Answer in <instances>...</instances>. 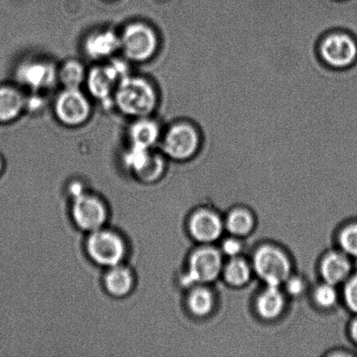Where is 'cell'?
<instances>
[{"instance_id": "obj_31", "label": "cell", "mask_w": 357, "mask_h": 357, "mask_svg": "<svg viewBox=\"0 0 357 357\" xmlns=\"http://www.w3.org/2000/svg\"><path fill=\"white\" fill-rule=\"evenodd\" d=\"M335 1H338V2H345V1H349V0H335Z\"/></svg>"}, {"instance_id": "obj_9", "label": "cell", "mask_w": 357, "mask_h": 357, "mask_svg": "<svg viewBox=\"0 0 357 357\" xmlns=\"http://www.w3.org/2000/svg\"><path fill=\"white\" fill-rule=\"evenodd\" d=\"M16 79L29 92L42 93L58 82V68L48 59H27L17 68Z\"/></svg>"}, {"instance_id": "obj_3", "label": "cell", "mask_w": 357, "mask_h": 357, "mask_svg": "<svg viewBox=\"0 0 357 357\" xmlns=\"http://www.w3.org/2000/svg\"><path fill=\"white\" fill-rule=\"evenodd\" d=\"M203 135L201 128L189 120L173 122L162 132L160 152L176 162H185L197 155L202 148Z\"/></svg>"}, {"instance_id": "obj_5", "label": "cell", "mask_w": 357, "mask_h": 357, "mask_svg": "<svg viewBox=\"0 0 357 357\" xmlns=\"http://www.w3.org/2000/svg\"><path fill=\"white\" fill-rule=\"evenodd\" d=\"M86 250L91 260L106 268L123 264L128 253L127 243L121 234L105 227L89 233Z\"/></svg>"}, {"instance_id": "obj_23", "label": "cell", "mask_w": 357, "mask_h": 357, "mask_svg": "<svg viewBox=\"0 0 357 357\" xmlns=\"http://www.w3.org/2000/svg\"><path fill=\"white\" fill-rule=\"evenodd\" d=\"M250 266L243 259H233L225 268L227 281L233 286L244 285L250 280Z\"/></svg>"}, {"instance_id": "obj_10", "label": "cell", "mask_w": 357, "mask_h": 357, "mask_svg": "<svg viewBox=\"0 0 357 357\" xmlns=\"http://www.w3.org/2000/svg\"><path fill=\"white\" fill-rule=\"evenodd\" d=\"M165 155L153 149L130 145L125 153L124 162L135 176L150 183L162 176L165 170Z\"/></svg>"}, {"instance_id": "obj_17", "label": "cell", "mask_w": 357, "mask_h": 357, "mask_svg": "<svg viewBox=\"0 0 357 357\" xmlns=\"http://www.w3.org/2000/svg\"><path fill=\"white\" fill-rule=\"evenodd\" d=\"M351 257L344 252H332L321 262V272L325 282L332 285L345 282L351 276Z\"/></svg>"}, {"instance_id": "obj_20", "label": "cell", "mask_w": 357, "mask_h": 357, "mask_svg": "<svg viewBox=\"0 0 357 357\" xmlns=\"http://www.w3.org/2000/svg\"><path fill=\"white\" fill-rule=\"evenodd\" d=\"M258 313L265 319H274L282 313L284 298L279 287L268 286L259 296L257 303Z\"/></svg>"}, {"instance_id": "obj_7", "label": "cell", "mask_w": 357, "mask_h": 357, "mask_svg": "<svg viewBox=\"0 0 357 357\" xmlns=\"http://www.w3.org/2000/svg\"><path fill=\"white\" fill-rule=\"evenodd\" d=\"M54 112L56 119L68 128H78L86 123L92 115V104L82 89H63L55 98Z\"/></svg>"}, {"instance_id": "obj_12", "label": "cell", "mask_w": 357, "mask_h": 357, "mask_svg": "<svg viewBox=\"0 0 357 357\" xmlns=\"http://www.w3.org/2000/svg\"><path fill=\"white\" fill-rule=\"evenodd\" d=\"M222 267V255L215 248H203L192 255L184 284L192 286L213 281Z\"/></svg>"}, {"instance_id": "obj_1", "label": "cell", "mask_w": 357, "mask_h": 357, "mask_svg": "<svg viewBox=\"0 0 357 357\" xmlns=\"http://www.w3.org/2000/svg\"><path fill=\"white\" fill-rule=\"evenodd\" d=\"M158 103V91L144 77L129 73L120 80L115 90L114 107L128 117L151 116Z\"/></svg>"}, {"instance_id": "obj_11", "label": "cell", "mask_w": 357, "mask_h": 357, "mask_svg": "<svg viewBox=\"0 0 357 357\" xmlns=\"http://www.w3.org/2000/svg\"><path fill=\"white\" fill-rule=\"evenodd\" d=\"M254 266L257 275L268 286L279 287L289 278L288 258L275 247L264 246L259 248L255 255Z\"/></svg>"}, {"instance_id": "obj_21", "label": "cell", "mask_w": 357, "mask_h": 357, "mask_svg": "<svg viewBox=\"0 0 357 357\" xmlns=\"http://www.w3.org/2000/svg\"><path fill=\"white\" fill-rule=\"evenodd\" d=\"M253 218L245 210H234L227 220V227L234 236H246L253 229Z\"/></svg>"}, {"instance_id": "obj_24", "label": "cell", "mask_w": 357, "mask_h": 357, "mask_svg": "<svg viewBox=\"0 0 357 357\" xmlns=\"http://www.w3.org/2000/svg\"><path fill=\"white\" fill-rule=\"evenodd\" d=\"M342 251L349 257L357 258V222L349 223L339 236Z\"/></svg>"}, {"instance_id": "obj_18", "label": "cell", "mask_w": 357, "mask_h": 357, "mask_svg": "<svg viewBox=\"0 0 357 357\" xmlns=\"http://www.w3.org/2000/svg\"><path fill=\"white\" fill-rule=\"evenodd\" d=\"M26 96L19 89L0 87V122L16 120L26 111Z\"/></svg>"}, {"instance_id": "obj_26", "label": "cell", "mask_w": 357, "mask_h": 357, "mask_svg": "<svg viewBox=\"0 0 357 357\" xmlns=\"http://www.w3.org/2000/svg\"><path fill=\"white\" fill-rule=\"evenodd\" d=\"M344 298L348 309L357 314V273L345 282Z\"/></svg>"}, {"instance_id": "obj_28", "label": "cell", "mask_w": 357, "mask_h": 357, "mask_svg": "<svg viewBox=\"0 0 357 357\" xmlns=\"http://www.w3.org/2000/svg\"><path fill=\"white\" fill-rule=\"evenodd\" d=\"M223 253L230 257H236L241 251V244L236 240H227L222 245Z\"/></svg>"}, {"instance_id": "obj_19", "label": "cell", "mask_w": 357, "mask_h": 357, "mask_svg": "<svg viewBox=\"0 0 357 357\" xmlns=\"http://www.w3.org/2000/svg\"><path fill=\"white\" fill-rule=\"evenodd\" d=\"M87 70L82 61L69 59L58 68V82L63 89H82L85 85Z\"/></svg>"}, {"instance_id": "obj_4", "label": "cell", "mask_w": 357, "mask_h": 357, "mask_svg": "<svg viewBox=\"0 0 357 357\" xmlns=\"http://www.w3.org/2000/svg\"><path fill=\"white\" fill-rule=\"evenodd\" d=\"M121 51L129 61H149L158 52L159 35L150 24L135 21L125 26L120 33Z\"/></svg>"}, {"instance_id": "obj_27", "label": "cell", "mask_w": 357, "mask_h": 357, "mask_svg": "<svg viewBox=\"0 0 357 357\" xmlns=\"http://www.w3.org/2000/svg\"><path fill=\"white\" fill-rule=\"evenodd\" d=\"M286 287L289 294L292 296H299L304 290V283L300 278H293L287 280Z\"/></svg>"}, {"instance_id": "obj_8", "label": "cell", "mask_w": 357, "mask_h": 357, "mask_svg": "<svg viewBox=\"0 0 357 357\" xmlns=\"http://www.w3.org/2000/svg\"><path fill=\"white\" fill-rule=\"evenodd\" d=\"M71 215L79 229L90 233L106 224L108 208L100 196L84 190L73 195Z\"/></svg>"}, {"instance_id": "obj_15", "label": "cell", "mask_w": 357, "mask_h": 357, "mask_svg": "<svg viewBox=\"0 0 357 357\" xmlns=\"http://www.w3.org/2000/svg\"><path fill=\"white\" fill-rule=\"evenodd\" d=\"M222 220L212 212L202 210L195 213L189 222V230L192 237L201 243H212L222 233Z\"/></svg>"}, {"instance_id": "obj_30", "label": "cell", "mask_w": 357, "mask_h": 357, "mask_svg": "<svg viewBox=\"0 0 357 357\" xmlns=\"http://www.w3.org/2000/svg\"><path fill=\"white\" fill-rule=\"evenodd\" d=\"M2 171V162L1 160H0V173H1Z\"/></svg>"}, {"instance_id": "obj_25", "label": "cell", "mask_w": 357, "mask_h": 357, "mask_svg": "<svg viewBox=\"0 0 357 357\" xmlns=\"http://www.w3.org/2000/svg\"><path fill=\"white\" fill-rule=\"evenodd\" d=\"M314 295V301L318 305L323 307H333L337 301V292L335 285L328 282L318 287Z\"/></svg>"}, {"instance_id": "obj_6", "label": "cell", "mask_w": 357, "mask_h": 357, "mask_svg": "<svg viewBox=\"0 0 357 357\" xmlns=\"http://www.w3.org/2000/svg\"><path fill=\"white\" fill-rule=\"evenodd\" d=\"M124 62L113 61L93 66L87 71L85 85L89 96L105 105L114 106L115 90L120 80L129 75Z\"/></svg>"}, {"instance_id": "obj_13", "label": "cell", "mask_w": 357, "mask_h": 357, "mask_svg": "<svg viewBox=\"0 0 357 357\" xmlns=\"http://www.w3.org/2000/svg\"><path fill=\"white\" fill-rule=\"evenodd\" d=\"M84 52L93 61H105L121 51L120 33L111 28L90 33L84 40Z\"/></svg>"}, {"instance_id": "obj_14", "label": "cell", "mask_w": 357, "mask_h": 357, "mask_svg": "<svg viewBox=\"0 0 357 357\" xmlns=\"http://www.w3.org/2000/svg\"><path fill=\"white\" fill-rule=\"evenodd\" d=\"M162 132L159 122L148 116L134 119L128 128V135L130 145L153 149V146L160 144Z\"/></svg>"}, {"instance_id": "obj_22", "label": "cell", "mask_w": 357, "mask_h": 357, "mask_svg": "<svg viewBox=\"0 0 357 357\" xmlns=\"http://www.w3.org/2000/svg\"><path fill=\"white\" fill-rule=\"evenodd\" d=\"M213 303L211 293L205 289H195L188 297L189 310L198 317L208 314L212 310Z\"/></svg>"}, {"instance_id": "obj_2", "label": "cell", "mask_w": 357, "mask_h": 357, "mask_svg": "<svg viewBox=\"0 0 357 357\" xmlns=\"http://www.w3.org/2000/svg\"><path fill=\"white\" fill-rule=\"evenodd\" d=\"M321 64L344 73L357 64V37L351 31L337 28L321 35L317 45Z\"/></svg>"}, {"instance_id": "obj_16", "label": "cell", "mask_w": 357, "mask_h": 357, "mask_svg": "<svg viewBox=\"0 0 357 357\" xmlns=\"http://www.w3.org/2000/svg\"><path fill=\"white\" fill-rule=\"evenodd\" d=\"M135 285V276L130 268L123 264L107 268L104 286L112 296L122 298L130 295Z\"/></svg>"}, {"instance_id": "obj_29", "label": "cell", "mask_w": 357, "mask_h": 357, "mask_svg": "<svg viewBox=\"0 0 357 357\" xmlns=\"http://www.w3.org/2000/svg\"><path fill=\"white\" fill-rule=\"evenodd\" d=\"M349 335H351L352 341L357 346V314H356V317L351 321V325H349Z\"/></svg>"}]
</instances>
